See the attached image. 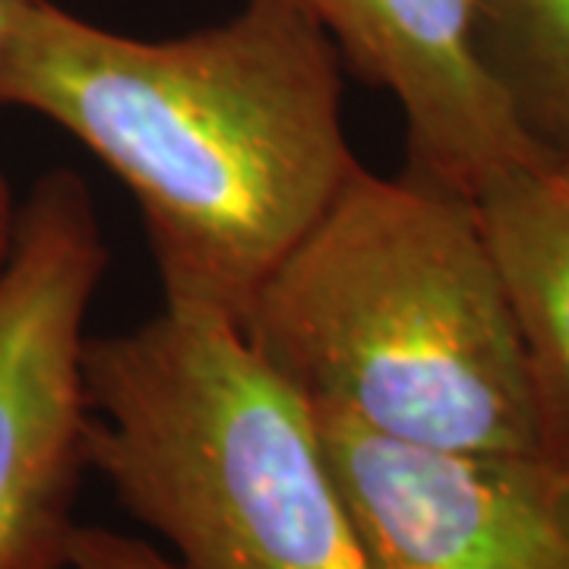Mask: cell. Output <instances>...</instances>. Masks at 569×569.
Listing matches in <instances>:
<instances>
[{"label":"cell","mask_w":569,"mask_h":569,"mask_svg":"<svg viewBox=\"0 0 569 569\" xmlns=\"http://www.w3.org/2000/svg\"><path fill=\"white\" fill-rule=\"evenodd\" d=\"M346 61L295 0H244L178 39H130L22 0L0 104L82 142L140 206L164 305L247 307L361 168Z\"/></svg>","instance_id":"cell-1"},{"label":"cell","mask_w":569,"mask_h":569,"mask_svg":"<svg viewBox=\"0 0 569 569\" xmlns=\"http://www.w3.org/2000/svg\"><path fill=\"white\" fill-rule=\"evenodd\" d=\"M250 348L313 408L392 440L557 456L475 200L365 164L247 307Z\"/></svg>","instance_id":"cell-2"},{"label":"cell","mask_w":569,"mask_h":569,"mask_svg":"<svg viewBox=\"0 0 569 569\" xmlns=\"http://www.w3.org/2000/svg\"><path fill=\"white\" fill-rule=\"evenodd\" d=\"M86 466L183 569H367L313 406L231 320L89 336Z\"/></svg>","instance_id":"cell-3"},{"label":"cell","mask_w":569,"mask_h":569,"mask_svg":"<svg viewBox=\"0 0 569 569\" xmlns=\"http://www.w3.org/2000/svg\"><path fill=\"white\" fill-rule=\"evenodd\" d=\"M108 269L77 171L36 181L0 272V569H67L86 471V313Z\"/></svg>","instance_id":"cell-4"},{"label":"cell","mask_w":569,"mask_h":569,"mask_svg":"<svg viewBox=\"0 0 569 569\" xmlns=\"http://www.w3.org/2000/svg\"><path fill=\"white\" fill-rule=\"evenodd\" d=\"M313 415L367 569H569V459L421 447Z\"/></svg>","instance_id":"cell-5"},{"label":"cell","mask_w":569,"mask_h":569,"mask_svg":"<svg viewBox=\"0 0 569 569\" xmlns=\"http://www.w3.org/2000/svg\"><path fill=\"white\" fill-rule=\"evenodd\" d=\"M342 61L389 92L406 121L408 171L475 197L550 156L481 61L475 0H295Z\"/></svg>","instance_id":"cell-6"},{"label":"cell","mask_w":569,"mask_h":569,"mask_svg":"<svg viewBox=\"0 0 569 569\" xmlns=\"http://www.w3.org/2000/svg\"><path fill=\"white\" fill-rule=\"evenodd\" d=\"M471 200L529 351L550 449L569 459V149L500 174Z\"/></svg>","instance_id":"cell-7"},{"label":"cell","mask_w":569,"mask_h":569,"mask_svg":"<svg viewBox=\"0 0 569 569\" xmlns=\"http://www.w3.org/2000/svg\"><path fill=\"white\" fill-rule=\"evenodd\" d=\"M475 36L522 127L569 149V0H475Z\"/></svg>","instance_id":"cell-8"},{"label":"cell","mask_w":569,"mask_h":569,"mask_svg":"<svg viewBox=\"0 0 569 569\" xmlns=\"http://www.w3.org/2000/svg\"><path fill=\"white\" fill-rule=\"evenodd\" d=\"M67 569H183L149 541L102 526H77L70 538Z\"/></svg>","instance_id":"cell-9"},{"label":"cell","mask_w":569,"mask_h":569,"mask_svg":"<svg viewBox=\"0 0 569 569\" xmlns=\"http://www.w3.org/2000/svg\"><path fill=\"white\" fill-rule=\"evenodd\" d=\"M17 228H20V206L13 200V190L7 174L0 171V272L7 269L13 247H17Z\"/></svg>","instance_id":"cell-10"},{"label":"cell","mask_w":569,"mask_h":569,"mask_svg":"<svg viewBox=\"0 0 569 569\" xmlns=\"http://www.w3.org/2000/svg\"><path fill=\"white\" fill-rule=\"evenodd\" d=\"M22 0H0V77H3V61H7V44H10V32L20 13Z\"/></svg>","instance_id":"cell-11"}]
</instances>
